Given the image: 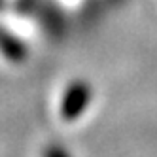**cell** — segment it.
Returning a JSON list of instances; mask_svg holds the SVG:
<instances>
[{"label": "cell", "mask_w": 157, "mask_h": 157, "mask_svg": "<svg viewBox=\"0 0 157 157\" xmlns=\"http://www.w3.org/2000/svg\"><path fill=\"white\" fill-rule=\"evenodd\" d=\"M0 53L10 63H25L29 57V48L19 36L0 27Z\"/></svg>", "instance_id": "7a4b0ae2"}, {"label": "cell", "mask_w": 157, "mask_h": 157, "mask_svg": "<svg viewBox=\"0 0 157 157\" xmlns=\"http://www.w3.org/2000/svg\"><path fill=\"white\" fill-rule=\"evenodd\" d=\"M93 98V89L85 80H74L63 95L61 100V117L64 121L78 119Z\"/></svg>", "instance_id": "6da1fadb"}, {"label": "cell", "mask_w": 157, "mask_h": 157, "mask_svg": "<svg viewBox=\"0 0 157 157\" xmlns=\"http://www.w3.org/2000/svg\"><path fill=\"white\" fill-rule=\"evenodd\" d=\"M36 0H19V12H29V10L32 8V4H34Z\"/></svg>", "instance_id": "277c9868"}, {"label": "cell", "mask_w": 157, "mask_h": 157, "mask_svg": "<svg viewBox=\"0 0 157 157\" xmlns=\"http://www.w3.org/2000/svg\"><path fill=\"white\" fill-rule=\"evenodd\" d=\"M42 157H70V155H68V151H66L64 148H61V146L49 144V146H46V148H44Z\"/></svg>", "instance_id": "3957f363"}]
</instances>
